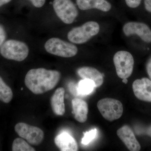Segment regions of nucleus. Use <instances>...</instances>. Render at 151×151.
<instances>
[{"label": "nucleus", "instance_id": "1", "mask_svg": "<svg viewBox=\"0 0 151 151\" xmlns=\"http://www.w3.org/2000/svg\"><path fill=\"white\" fill-rule=\"evenodd\" d=\"M61 77L58 70L44 68L30 70L25 77L27 87L34 94H43L53 89L58 84Z\"/></svg>", "mask_w": 151, "mask_h": 151}, {"label": "nucleus", "instance_id": "2", "mask_svg": "<svg viewBox=\"0 0 151 151\" xmlns=\"http://www.w3.org/2000/svg\"><path fill=\"white\" fill-rule=\"evenodd\" d=\"M29 52L26 44L21 41L10 40L5 42L0 47V53L4 58L22 61L27 58Z\"/></svg>", "mask_w": 151, "mask_h": 151}, {"label": "nucleus", "instance_id": "3", "mask_svg": "<svg viewBox=\"0 0 151 151\" xmlns=\"http://www.w3.org/2000/svg\"><path fill=\"white\" fill-rule=\"evenodd\" d=\"M100 26L95 22L89 21L82 26L72 29L68 34V38L71 42L83 44L99 33Z\"/></svg>", "mask_w": 151, "mask_h": 151}, {"label": "nucleus", "instance_id": "4", "mask_svg": "<svg viewBox=\"0 0 151 151\" xmlns=\"http://www.w3.org/2000/svg\"><path fill=\"white\" fill-rule=\"evenodd\" d=\"M45 48L50 54L63 58L75 56L78 52L77 47L58 38H52L45 42Z\"/></svg>", "mask_w": 151, "mask_h": 151}, {"label": "nucleus", "instance_id": "5", "mask_svg": "<svg viewBox=\"0 0 151 151\" xmlns=\"http://www.w3.org/2000/svg\"><path fill=\"white\" fill-rule=\"evenodd\" d=\"M97 107L103 118L109 122L121 118L124 111L122 103L112 98H106L99 100Z\"/></svg>", "mask_w": 151, "mask_h": 151}, {"label": "nucleus", "instance_id": "6", "mask_svg": "<svg viewBox=\"0 0 151 151\" xmlns=\"http://www.w3.org/2000/svg\"><path fill=\"white\" fill-rule=\"evenodd\" d=\"M113 62L116 73L119 78H127L132 75L134 61V58L129 52L126 51L117 52L113 57Z\"/></svg>", "mask_w": 151, "mask_h": 151}, {"label": "nucleus", "instance_id": "7", "mask_svg": "<svg viewBox=\"0 0 151 151\" xmlns=\"http://www.w3.org/2000/svg\"><path fill=\"white\" fill-rule=\"evenodd\" d=\"M53 7L57 16L66 24L72 23L78 16V10L71 0H54Z\"/></svg>", "mask_w": 151, "mask_h": 151}, {"label": "nucleus", "instance_id": "8", "mask_svg": "<svg viewBox=\"0 0 151 151\" xmlns=\"http://www.w3.org/2000/svg\"><path fill=\"white\" fill-rule=\"evenodd\" d=\"M15 131L20 137L33 145L40 144L44 137V132L40 129L24 123L17 124L15 127Z\"/></svg>", "mask_w": 151, "mask_h": 151}, {"label": "nucleus", "instance_id": "9", "mask_svg": "<svg viewBox=\"0 0 151 151\" xmlns=\"http://www.w3.org/2000/svg\"><path fill=\"white\" fill-rule=\"evenodd\" d=\"M123 31L127 36L137 35L145 42H151V29L145 24L129 22L124 25Z\"/></svg>", "mask_w": 151, "mask_h": 151}, {"label": "nucleus", "instance_id": "10", "mask_svg": "<svg viewBox=\"0 0 151 151\" xmlns=\"http://www.w3.org/2000/svg\"><path fill=\"white\" fill-rule=\"evenodd\" d=\"M135 96L142 101L151 102V80L147 78L135 80L132 84Z\"/></svg>", "mask_w": 151, "mask_h": 151}, {"label": "nucleus", "instance_id": "11", "mask_svg": "<svg viewBox=\"0 0 151 151\" xmlns=\"http://www.w3.org/2000/svg\"><path fill=\"white\" fill-rule=\"evenodd\" d=\"M117 134L130 151H139L141 150L140 145L129 126L125 125L121 127L117 131Z\"/></svg>", "mask_w": 151, "mask_h": 151}, {"label": "nucleus", "instance_id": "12", "mask_svg": "<svg viewBox=\"0 0 151 151\" xmlns=\"http://www.w3.org/2000/svg\"><path fill=\"white\" fill-rule=\"evenodd\" d=\"M54 141L55 145L61 151H78V145L75 139L66 132L58 135Z\"/></svg>", "mask_w": 151, "mask_h": 151}, {"label": "nucleus", "instance_id": "13", "mask_svg": "<svg viewBox=\"0 0 151 151\" xmlns=\"http://www.w3.org/2000/svg\"><path fill=\"white\" fill-rule=\"evenodd\" d=\"M77 73L83 79H88L94 81L95 87H100L103 83V76L99 70L94 68L84 66L77 70Z\"/></svg>", "mask_w": 151, "mask_h": 151}, {"label": "nucleus", "instance_id": "14", "mask_svg": "<svg viewBox=\"0 0 151 151\" xmlns=\"http://www.w3.org/2000/svg\"><path fill=\"white\" fill-rule=\"evenodd\" d=\"M65 89L63 87L58 88L50 99V104L53 113L57 116L64 115L65 112L64 102Z\"/></svg>", "mask_w": 151, "mask_h": 151}, {"label": "nucleus", "instance_id": "15", "mask_svg": "<svg viewBox=\"0 0 151 151\" xmlns=\"http://www.w3.org/2000/svg\"><path fill=\"white\" fill-rule=\"evenodd\" d=\"M78 8L82 10L96 9L104 12L110 11L111 5L105 0H76Z\"/></svg>", "mask_w": 151, "mask_h": 151}, {"label": "nucleus", "instance_id": "16", "mask_svg": "<svg viewBox=\"0 0 151 151\" xmlns=\"http://www.w3.org/2000/svg\"><path fill=\"white\" fill-rule=\"evenodd\" d=\"M71 103L76 120L80 123L86 122L88 113V106L87 103L82 99L76 98L73 99Z\"/></svg>", "mask_w": 151, "mask_h": 151}, {"label": "nucleus", "instance_id": "17", "mask_svg": "<svg viewBox=\"0 0 151 151\" xmlns=\"http://www.w3.org/2000/svg\"><path fill=\"white\" fill-rule=\"evenodd\" d=\"M95 87L94 81L88 79H83L77 86V93L79 95H86L92 93Z\"/></svg>", "mask_w": 151, "mask_h": 151}, {"label": "nucleus", "instance_id": "18", "mask_svg": "<svg viewBox=\"0 0 151 151\" xmlns=\"http://www.w3.org/2000/svg\"><path fill=\"white\" fill-rule=\"evenodd\" d=\"M13 97V94L12 89L0 76V100L4 103H9L12 99Z\"/></svg>", "mask_w": 151, "mask_h": 151}, {"label": "nucleus", "instance_id": "19", "mask_svg": "<svg viewBox=\"0 0 151 151\" xmlns=\"http://www.w3.org/2000/svg\"><path fill=\"white\" fill-rule=\"evenodd\" d=\"M13 151H35V149L21 138H17L14 141L12 147Z\"/></svg>", "mask_w": 151, "mask_h": 151}, {"label": "nucleus", "instance_id": "20", "mask_svg": "<svg viewBox=\"0 0 151 151\" xmlns=\"http://www.w3.org/2000/svg\"><path fill=\"white\" fill-rule=\"evenodd\" d=\"M84 136L81 140V143L84 145L89 144L95 138L97 135V129H94L89 132L84 133Z\"/></svg>", "mask_w": 151, "mask_h": 151}, {"label": "nucleus", "instance_id": "21", "mask_svg": "<svg viewBox=\"0 0 151 151\" xmlns=\"http://www.w3.org/2000/svg\"><path fill=\"white\" fill-rule=\"evenodd\" d=\"M128 6L132 8L137 7L140 4L142 0H125Z\"/></svg>", "mask_w": 151, "mask_h": 151}, {"label": "nucleus", "instance_id": "22", "mask_svg": "<svg viewBox=\"0 0 151 151\" xmlns=\"http://www.w3.org/2000/svg\"><path fill=\"white\" fill-rule=\"evenodd\" d=\"M6 39V32L5 30L2 25L0 24V47L1 46Z\"/></svg>", "mask_w": 151, "mask_h": 151}, {"label": "nucleus", "instance_id": "23", "mask_svg": "<svg viewBox=\"0 0 151 151\" xmlns=\"http://www.w3.org/2000/svg\"><path fill=\"white\" fill-rule=\"evenodd\" d=\"M35 6L40 8L44 5L45 0H29Z\"/></svg>", "mask_w": 151, "mask_h": 151}, {"label": "nucleus", "instance_id": "24", "mask_svg": "<svg viewBox=\"0 0 151 151\" xmlns=\"http://www.w3.org/2000/svg\"><path fill=\"white\" fill-rule=\"evenodd\" d=\"M145 6L147 11L151 13V0H145Z\"/></svg>", "mask_w": 151, "mask_h": 151}, {"label": "nucleus", "instance_id": "25", "mask_svg": "<svg viewBox=\"0 0 151 151\" xmlns=\"http://www.w3.org/2000/svg\"><path fill=\"white\" fill-rule=\"evenodd\" d=\"M147 70L149 77L151 80V58L149 59L147 65Z\"/></svg>", "mask_w": 151, "mask_h": 151}, {"label": "nucleus", "instance_id": "26", "mask_svg": "<svg viewBox=\"0 0 151 151\" xmlns=\"http://www.w3.org/2000/svg\"><path fill=\"white\" fill-rule=\"evenodd\" d=\"M12 0H0V7L10 2Z\"/></svg>", "mask_w": 151, "mask_h": 151}, {"label": "nucleus", "instance_id": "27", "mask_svg": "<svg viewBox=\"0 0 151 151\" xmlns=\"http://www.w3.org/2000/svg\"><path fill=\"white\" fill-rule=\"evenodd\" d=\"M145 134L148 135L151 138V125L146 129Z\"/></svg>", "mask_w": 151, "mask_h": 151}, {"label": "nucleus", "instance_id": "28", "mask_svg": "<svg viewBox=\"0 0 151 151\" xmlns=\"http://www.w3.org/2000/svg\"><path fill=\"white\" fill-rule=\"evenodd\" d=\"M122 81H123V83H124V84H127V82H128V80H127V78H124V79H123Z\"/></svg>", "mask_w": 151, "mask_h": 151}]
</instances>
